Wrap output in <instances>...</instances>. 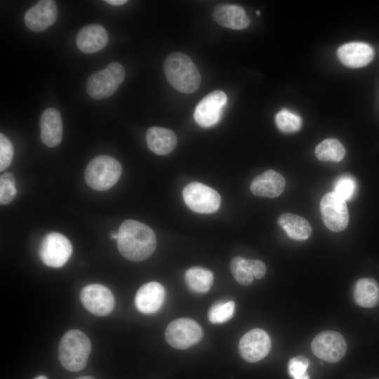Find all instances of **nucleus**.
<instances>
[{
  "label": "nucleus",
  "instance_id": "obj_3",
  "mask_svg": "<svg viewBox=\"0 0 379 379\" xmlns=\"http://www.w3.org/2000/svg\"><path fill=\"white\" fill-rule=\"evenodd\" d=\"M91 351L88 336L81 331L72 329L62 337L58 347L61 365L69 371H79L85 368Z\"/></svg>",
  "mask_w": 379,
  "mask_h": 379
},
{
  "label": "nucleus",
  "instance_id": "obj_25",
  "mask_svg": "<svg viewBox=\"0 0 379 379\" xmlns=\"http://www.w3.org/2000/svg\"><path fill=\"white\" fill-rule=\"evenodd\" d=\"M343 144L334 138H327L318 144L315 148V156L321 161H340L345 155Z\"/></svg>",
  "mask_w": 379,
  "mask_h": 379
},
{
  "label": "nucleus",
  "instance_id": "obj_38",
  "mask_svg": "<svg viewBox=\"0 0 379 379\" xmlns=\"http://www.w3.org/2000/svg\"><path fill=\"white\" fill-rule=\"evenodd\" d=\"M257 15H260V12L259 11H257Z\"/></svg>",
  "mask_w": 379,
  "mask_h": 379
},
{
  "label": "nucleus",
  "instance_id": "obj_9",
  "mask_svg": "<svg viewBox=\"0 0 379 379\" xmlns=\"http://www.w3.org/2000/svg\"><path fill=\"white\" fill-rule=\"evenodd\" d=\"M320 213L324 225L331 231L344 230L349 222L346 201L334 192L323 196L319 204Z\"/></svg>",
  "mask_w": 379,
  "mask_h": 379
},
{
  "label": "nucleus",
  "instance_id": "obj_15",
  "mask_svg": "<svg viewBox=\"0 0 379 379\" xmlns=\"http://www.w3.org/2000/svg\"><path fill=\"white\" fill-rule=\"evenodd\" d=\"M166 292L159 282L150 281L141 286L138 290L134 302L136 309L145 314L157 312L162 307Z\"/></svg>",
  "mask_w": 379,
  "mask_h": 379
},
{
  "label": "nucleus",
  "instance_id": "obj_28",
  "mask_svg": "<svg viewBox=\"0 0 379 379\" xmlns=\"http://www.w3.org/2000/svg\"><path fill=\"white\" fill-rule=\"evenodd\" d=\"M234 301H222L214 304L208 312V318L213 324H222L230 320L234 315Z\"/></svg>",
  "mask_w": 379,
  "mask_h": 379
},
{
  "label": "nucleus",
  "instance_id": "obj_19",
  "mask_svg": "<svg viewBox=\"0 0 379 379\" xmlns=\"http://www.w3.org/2000/svg\"><path fill=\"white\" fill-rule=\"evenodd\" d=\"M212 17L220 25L236 30L245 29L250 24V19L245 10L236 4L217 5L213 10Z\"/></svg>",
  "mask_w": 379,
  "mask_h": 379
},
{
  "label": "nucleus",
  "instance_id": "obj_26",
  "mask_svg": "<svg viewBox=\"0 0 379 379\" xmlns=\"http://www.w3.org/2000/svg\"><path fill=\"white\" fill-rule=\"evenodd\" d=\"M230 270L236 281L243 286H248L253 281L251 260L234 257L230 262Z\"/></svg>",
  "mask_w": 379,
  "mask_h": 379
},
{
  "label": "nucleus",
  "instance_id": "obj_21",
  "mask_svg": "<svg viewBox=\"0 0 379 379\" xmlns=\"http://www.w3.org/2000/svg\"><path fill=\"white\" fill-rule=\"evenodd\" d=\"M145 138L148 148L158 155L169 154L177 144V138L174 132L164 127L149 128Z\"/></svg>",
  "mask_w": 379,
  "mask_h": 379
},
{
  "label": "nucleus",
  "instance_id": "obj_30",
  "mask_svg": "<svg viewBox=\"0 0 379 379\" xmlns=\"http://www.w3.org/2000/svg\"><path fill=\"white\" fill-rule=\"evenodd\" d=\"M15 180L11 173H4L0 178V203L6 205L11 203L16 194Z\"/></svg>",
  "mask_w": 379,
  "mask_h": 379
},
{
  "label": "nucleus",
  "instance_id": "obj_24",
  "mask_svg": "<svg viewBox=\"0 0 379 379\" xmlns=\"http://www.w3.org/2000/svg\"><path fill=\"white\" fill-rule=\"evenodd\" d=\"M187 287L197 293H206L213 282V272L202 267H192L185 273Z\"/></svg>",
  "mask_w": 379,
  "mask_h": 379
},
{
  "label": "nucleus",
  "instance_id": "obj_27",
  "mask_svg": "<svg viewBox=\"0 0 379 379\" xmlns=\"http://www.w3.org/2000/svg\"><path fill=\"white\" fill-rule=\"evenodd\" d=\"M275 124L283 133H292L298 131L302 126V119L287 109L280 110L275 116Z\"/></svg>",
  "mask_w": 379,
  "mask_h": 379
},
{
  "label": "nucleus",
  "instance_id": "obj_1",
  "mask_svg": "<svg viewBox=\"0 0 379 379\" xmlns=\"http://www.w3.org/2000/svg\"><path fill=\"white\" fill-rule=\"evenodd\" d=\"M117 247L126 259L138 262L149 258L156 248L154 231L145 224L134 220H126L119 227Z\"/></svg>",
  "mask_w": 379,
  "mask_h": 379
},
{
  "label": "nucleus",
  "instance_id": "obj_13",
  "mask_svg": "<svg viewBox=\"0 0 379 379\" xmlns=\"http://www.w3.org/2000/svg\"><path fill=\"white\" fill-rule=\"evenodd\" d=\"M271 345L269 335L261 328H254L248 331L240 339L239 352L245 361L254 363L268 354Z\"/></svg>",
  "mask_w": 379,
  "mask_h": 379
},
{
  "label": "nucleus",
  "instance_id": "obj_14",
  "mask_svg": "<svg viewBox=\"0 0 379 379\" xmlns=\"http://www.w3.org/2000/svg\"><path fill=\"white\" fill-rule=\"evenodd\" d=\"M58 17L54 1L41 0L29 8L25 14V23L32 31L41 32L52 25Z\"/></svg>",
  "mask_w": 379,
  "mask_h": 379
},
{
  "label": "nucleus",
  "instance_id": "obj_5",
  "mask_svg": "<svg viewBox=\"0 0 379 379\" xmlns=\"http://www.w3.org/2000/svg\"><path fill=\"white\" fill-rule=\"evenodd\" d=\"M125 76L126 73L122 65L112 62L105 69L89 77L86 83L87 93L95 100L109 98L122 84Z\"/></svg>",
  "mask_w": 379,
  "mask_h": 379
},
{
  "label": "nucleus",
  "instance_id": "obj_2",
  "mask_svg": "<svg viewBox=\"0 0 379 379\" xmlns=\"http://www.w3.org/2000/svg\"><path fill=\"white\" fill-rule=\"evenodd\" d=\"M164 71L169 84L177 91L192 93L199 88L200 73L186 54L175 52L168 55L164 62Z\"/></svg>",
  "mask_w": 379,
  "mask_h": 379
},
{
  "label": "nucleus",
  "instance_id": "obj_20",
  "mask_svg": "<svg viewBox=\"0 0 379 379\" xmlns=\"http://www.w3.org/2000/svg\"><path fill=\"white\" fill-rule=\"evenodd\" d=\"M108 39V34L102 25L91 24L86 25L79 32L76 44L81 52L93 53L103 49Z\"/></svg>",
  "mask_w": 379,
  "mask_h": 379
},
{
  "label": "nucleus",
  "instance_id": "obj_32",
  "mask_svg": "<svg viewBox=\"0 0 379 379\" xmlns=\"http://www.w3.org/2000/svg\"><path fill=\"white\" fill-rule=\"evenodd\" d=\"M13 146L11 140L3 133L0 134V171L7 168L13 158Z\"/></svg>",
  "mask_w": 379,
  "mask_h": 379
},
{
  "label": "nucleus",
  "instance_id": "obj_17",
  "mask_svg": "<svg viewBox=\"0 0 379 379\" xmlns=\"http://www.w3.org/2000/svg\"><path fill=\"white\" fill-rule=\"evenodd\" d=\"M41 140L49 147L60 145L62 138V121L59 111L55 108L46 109L40 117Z\"/></svg>",
  "mask_w": 379,
  "mask_h": 379
},
{
  "label": "nucleus",
  "instance_id": "obj_36",
  "mask_svg": "<svg viewBox=\"0 0 379 379\" xmlns=\"http://www.w3.org/2000/svg\"><path fill=\"white\" fill-rule=\"evenodd\" d=\"M76 379H94L93 377L91 376H88V375H85V376H81V377H79Z\"/></svg>",
  "mask_w": 379,
  "mask_h": 379
},
{
  "label": "nucleus",
  "instance_id": "obj_8",
  "mask_svg": "<svg viewBox=\"0 0 379 379\" xmlns=\"http://www.w3.org/2000/svg\"><path fill=\"white\" fill-rule=\"evenodd\" d=\"M202 335L203 331L199 324L190 318L172 321L165 331L166 342L178 350H185L197 344Z\"/></svg>",
  "mask_w": 379,
  "mask_h": 379
},
{
  "label": "nucleus",
  "instance_id": "obj_10",
  "mask_svg": "<svg viewBox=\"0 0 379 379\" xmlns=\"http://www.w3.org/2000/svg\"><path fill=\"white\" fill-rule=\"evenodd\" d=\"M311 348L314 354L319 359L328 363H336L345 356L347 343L340 333L326 331L314 337Z\"/></svg>",
  "mask_w": 379,
  "mask_h": 379
},
{
  "label": "nucleus",
  "instance_id": "obj_37",
  "mask_svg": "<svg viewBox=\"0 0 379 379\" xmlns=\"http://www.w3.org/2000/svg\"><path fill=\"white\" fill-rule=\"evenodd\" d=\"M34 379H48V378L44 375H39L38 377L34 378Z\"/></svg>",
  "mask_w": 379,
  "mask_h": 379
},
{
  "label": "nucleus",
  "instance_id": "obj_11",
  "mask_svg": "<svg viewBox=\"0 0 379 379\" xmlns=\"http://www.w3.org/2000/svg\"><path fill=\"white\" fill-rule=\"evenodd\" d=\"M80 300L88 312L99 317L109 315L115 302L112 291L98 284L84 286L80 292Z\"/></svg>",
  "mask_w": 379,
  "mask_h": 379
},
{
  "label": "nucleus",
  "instance_id": "obj_35",
  "mask_svg": "<svg viewBox=\"0 0 379 379\" xmlns=\"http://www.w3.org/2000/svg\"><path fill=\"white\" fill-rule=\"evenodd\" d=\"M118 237H119V234H118V232H112L110 234V238L112 239H116V240H117Z\"/></svg>",
  "mask_w": 379,
  "mask_h": 379
},
{
  "label": "nucleus",
  "instance_id": "obj_33",
  "mask_svg": "<svg viewBox=\"0 0 379 379\" xmlns=\"http://www.w3.org/2000/svg\"><path fill=\"white\" fill-rule=\"evenodd\" d=\"M251 266L253 277L256 279L262 278L266 273V266L260 260H251Z\"/></svg>",
  "mask_w": 379,
  "mask_h": 379
},
{
  "label": "nucleus",
  "instance_id": "obj_34",
  "mask_svg": "<svg viewBox=\"0 0 379 379\" xmlns=\"http://www.w3.org/2000/svg\"><path fill=\"white\" fill-rule=\"evenodd\" d=\"M105 1L112 6H121L127 2L126 0H105Z\"/></svg>",
  "mask_w": 379,
  "mask_h": 379
},
{
  "label": "nucleus",
  "instance_id": "obj_22",
  "mask_svg": "<svg viewBox=\"0 0 379 379\" xmlns=\"http://www.w3.org/2000/svg\"><path fill=\"white\" fill-rule=\"evenodd\" d=\"M277 223L289 238L295 241H305L310 237L312 232L308 221L295 214H281L277 219Z\"/></svg>",
  "mask_w": 379,
  "mask_h": 379
},
{
  "label": "nucleus",
  "instance_id": "obj_7",
  "mask_svg": "<svg viewBox=\"0 0 379 379\" xmlns=\"http://www.w3.org/2000/svg\"><path fill=\"white\" fill-rule=\"evenodd\" d=\"M72 253V246L69 240L55 232L46 234L39 248V255L42 262L54 268L62 267L71 257Z\"/></svg>",
  "mask_w": 379,
  "mask_h": 379
},
{
  "label": "nucleus",
  "instance_id": "obj_12",
  "mask_svg": "<svg viewBox=\"0 0 379 379\" xmlns=\"http://www.w3.org/2000/svg\"><path fill=\"white\" fill-rule=\"evenodd\" d=\"M227 102L226 94L220 90L211 92L197 105L194 118L197 124L208 128L216 124L220 119L224 107Z\"/></svg>",
  "mask_w": 379,
  "mask_h": 379
},
{
  "label": "nucleus",
  "instance_id": "obj_23",
  "mask_svg": "<svg viewBox=\"0 0 379 379\" xmlns=\"http://www.w3.org/2000/svg\"><path fill=\"white\" fill-rule=\"evenodd\" d=\"M355 302L365 308H372L379 304V284L372 278L359 279L354 287Z\"/></svg>",
  "mask_w": 379,
  "mask_h": 379
},
{
  "label": "nucleus",
  "instance_id": "obj_16",
  "mask_svg": "<svg viewBox=\"0 0 379 379\" xmlns=\"http://www.w3.org/2000/svg\"><path fill=\"white\" fill-rule=\"evenodd\" d=\"M337 56L345 66L359 68L367 65L373 60L374 50L367 43L350 42L338 48Z\"/></svg>",
  "mask_w": 379,
  "mask_h": 379
},
{
  "label": "nucleus",
  "instance_id": "obj_29",
  "mask_svg": "<svg viewBox=\"0 0 379 379\" xmlns=\"http://www.w3.org/2000/svg\"><path fill=\"white\" fill-rule=\"evenodd\" d=\"M357 189V181L350 175L345 174L338 177L334 183V192L345 201H350Z\"/></svg>",
  "mask_w": 379,
  "mask_h": 379
},
{
  "label": "nucleus",
  "instance_id": "obj_4",
  "mask_svg": "<svg viewBox=\"0 0 379 379\" xmlns=\"http://www.w3.org/2000/svg\"><path fill=\"white\" fill-rule=\"evenodd\" d=\"M121 175V166L114 158L100 155L93 159L85 170V180L92 189L105 191L113 187Z\"/></svg>",
  "mask_w": 379,
  "mask_h": 379
},
{
  "label": "nucleus",
  "instance_id": "obj_18",
  "mask_svg": "<svg viewBox=\"0 0 379 379\" xmlns=\"http://www.w3.org/2000/svg\"><path fill=\"white\" fill-rule=\"evenodd\" d=\"M286 180L281 173L268 170L254 178L250 189L255 196L274 198L284 192Z\"/></svg>",
  "mask_w": 379,
  "mask_h": 379
},
{
  "label": "nucleus",
  "instance_id": "obj_31",
  "mask_svg": "<svg viewBox=\"0 0 379 379\" xmlns=\"http://www.w3.org/2000/svg\"><path fill=\"white\" fill-rule=\"evenodd\" d=\"M310 362L303 356H297L291 358L288 364V371L293 379H310L307 368Z\"/></svg>",
  "mask_w": 379,
  "mask_h": 379
},
{
  "label": "nucleus",
  "instance_id": "obj_6",
  "mask_svg": "<svg viewBox=\"0 0 379 379\" xmlns=\"http://www.w3.org/2000/svg\"><path fill=\"white\" fill-rule=\"evenodd\" d=\"M186 206L199 213H213L220 206L221 197L214 189L198 182L187 184L182 190Z\"/></svg>",
  "mask_w": 379,
  "mask_h": 379
}]
</instances>
